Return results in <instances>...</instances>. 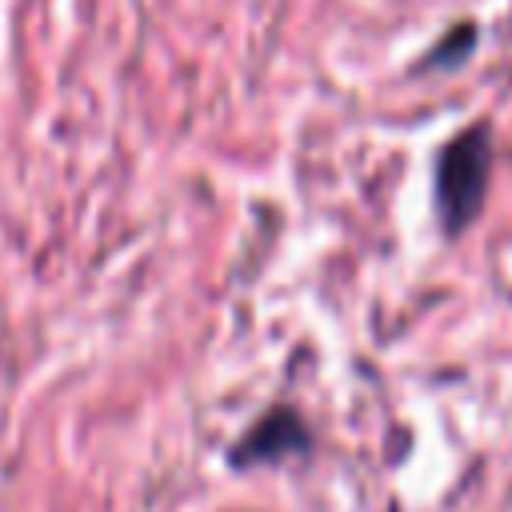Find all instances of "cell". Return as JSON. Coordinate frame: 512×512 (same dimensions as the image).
Masks as SVG:
<instances>
[{"label":"cell","instance_id":"6da1fadb","mask_svg":"<svg viewBox=\"0 0 512 512\" xmlns=\"http://www.w3.org/2000/svg\"><path fill=\"white\" fill-rule=\"evenodd\" d=\"M488 180H492V128L472 124L440 148L432 168V204L448 236H460L480 216Z\"/></svg>","mask_w":512,"mask_h":512},{"label":"cell","instance_id":"7a4b0ae2","mask_svg":"<svg viewBox=\"0 0 512 512\" xmlns=\"http://www.w3.org/2000/svg\"><path fill=\"white\" fill-rule=\"evenodd\" d=\"M312 452V428L292 404H272L260 412L228 448V468L248 472V468H268L292 456Z\"/></svg>","mask_w":512,"mask_h":512},{"label":"cell","instance_id":"3957f363","mask_svg":"<svg viewBox=\"0 0 512 512\" xmlns=\"http://www.w3.org/2000/svg\"><path fill=\"white\" fill-rule=\"evenodd\" d=\"M476 52V24L472 20H464V24H452L424 56H420V64H416V72H444V68H460L468 56Z\"/></svg>","mask_w":512,"mask_h":512}]
</instances>
